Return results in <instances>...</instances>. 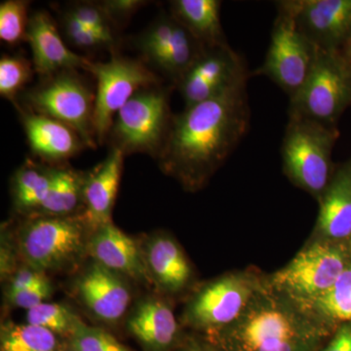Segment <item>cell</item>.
<instances>
[{"instance_id":"15","label":"cell","mask_w":351,"mask_h":351,"mask_svg":"<svg viewBox=\"0 0 351 351\" xmlns=\"http://www.w3.org/2000/svg\"><path fill=\"white\" fill-rule=\"evenodd\" d=\"M27 143L34 156L59 166L86 149L80 134L56 119L17 108Z\"/></svg>"},{"instance_id":"19","label":"cell","mask_w":351,"mask_h":351,"mask_svg":"<svg viewBox=\"0 0 351 351\" xmlns=\"http://www.w3.org/2000/svg\"><path fill=\"white\" fill-rule=\"evenodd\" d=\"M89 250L97 263L115 274L133 279L145 278L149 274L137 244L112 223L95 230Z\"/></svg>"},{"instance_id":"2","label":"cell","mask_w":351,"mask_h":351,"mask_svg":"<svg viewBox=\"0 0 351 351\" xmlns=\"http://www.w3.org/2000/svg\"><path fill=\"white\" fill-rule=\"evenodd\" d=\"M328 325L287 295L261 288L241 316L226 327L228 351H316Z\"/></svg>"},{"instance_id":"13","label":"cell","mask_w":351,"mask_h":351,"mask_svg":"<svg viewBox=\"0 0 351 351\" xmlns=\"http://www.w3.org/2000/svg\"><path fill=\"white\" fill-rule=\"evenodd\" d=\"M295 22L317 49L339 51L351 34V0H292Z\"/></svg>"},{"instance_id":"25","label":"cell","mask_w":351,"mask_h":351,"mask_svg":"<svg viewBox=\"0 0 351 351\" xmlns=\"http://www.w3.org/2000/svg\"><path fill=\"white\" fill-rule=\"evenodd\" d=\"M304 309L327 325L351 323V263L334 286Z\"/></svg>"},{"instance_id":"35","label":"cell","mask_w":351,"mask_h":351,"mask_svg":"<svg viewBox=\"0 0 351 351\" xmlns=\"http://www.w3.org/2000/svg\"><path fill=\"white\" fill-rule=\"evenodd\" d=\"M99 3L117 29L130 20L132 16L142 7L147 5V2L144 0H104L99 1Z\"/></svg>"},{"instance_id":"23","label":"cell","mask_w":351,"mask_h":351,"mask_svg":"<svg viewBox=\"0 0 351 351\" xmlns=\"http://www.w3.org/2000/svg\"><path fill=\"white\" fill-rule=\"evenodd\" d=\"M57 166L27 159L13 177L12 195L16 209L36 212L49 193Z\"/></svg>"},{"instance_id":"36","label":"cell","mask_w":351,"mask_h":351,"mask_svg":"<svg viewBox=\"0 0 351 351\" xmlns=\"http://www.w3.org/2000/svg\"><path fill=\"white\" fill-rule=\"evenodd\" d=\"M43 272L38 271L29 267V269H21L14 276L8 288V295L19 292L24 289L29 287L32 284L38 282L44 278Z\"/></svg>"},{"instance_id":"8","label":"cell","mask_w":351,"mask_h":351,"mask_svg":"<svg viewBox=\"0 0 351 351\" xmlns=\"http://www.w3.org/2000/svg\"><path fill=\"white\" fill-rule=\"evenodd\" d=\"M316 54L317 48L298 27L292 0L279 1L265 62L254 75L267 76L291 99L306 83Z\"/></svg>"},{"instance_id":"21","label":"cell","mask_w":351,"mask_h":351,"mask_svg":"<svg viewBox=\"0 0 351 351\" xmlns=\"http://www.w3.org/2000/svg\"><path fill=\"white\" fill-rule=\"evenodd\" d=\"M145 262L147 271L161 288L177 292L186 287L191 269L179 245L167 235L152 237L147 245Z\"/></svg>"},{"instance_id":"32","label":"cell","mask_w":351,"mask_h":351,"mask_svg":"<svg viewBox=\"0 0 351 351\" xmlns=\"http://www.w3.org/2000/svg\"><path fill=\"white\" fill-rule=\"evenodd\" d=\"M60 27L64 40L68 41L75 49L86 52L108 49L112 50V53L115 49V47L101 38L100 34L63 13H61L60 17Z\"/></svg>"},{"instance_id":"9","label":"cell","mask_w":351,"mask_h":351,"mask_svg":"<svg viewBox=\"0 0 351 351\" xmlns=\"http://www.w3.org/2000/svg\"><path fill=\"white\" fill-rule=\"evenodd\" d=\"M85 71L97 82L94 129L98 145L107 142L115 115L134 94L143 88L162 83L142 60L114 52L107 62L90 61Z\"/></svg>"},{"instance_id":"39","label":"cell","mask_w":351,"mask_h":351,"mask_svg":"<svg viewBox=\"0 0 351 351\" xmlns=\"http://www.w3.org/2000/svg\"><path fill=\"white\" fill-rule=\"evenodd\" d=\"M186 351H205V350H203L202 348H189V350Z\"/></svg>"},{"instance_id":"16","label":"cell","mask_w":351,"mask_h":351,"mask_svg":"<svg viewBox=\"0 0 351 351\" xmlns=\"http://www.w3.org/2000/svg\"><path fill=\"white\" fill-rule=\"evenodd\" d=\"M124 157L123 152L110 147L107 157L89 174L84 175V217L88 225L94 230L112 223V208L119 191Z\"/></svg>"},{"instance_id":"11","label":"cell","mask_w":351,"mask_h":351,"mask_svg":"<svg viewBox=\"0 0 351 351\" xmlns=\"http://www.w3.org/2000/svg\"><path fill=\"white\" fill-rule=\"evenodd\" d=\"M263 286L248 274H230L208 284L193 298L188 319L199 328H223L235 322Z\"/></svg>"},{"instance_id":"31","label":"cell","mask_w":351,"mask_h":351,"mask_svg":"<svg viewBox=\"0 0 351 351\" xmlns=\"http://www.w3.org/2000/svg\"><path fill=\"white\" fill-rule=\"evenodd\" d=\"M62 13L96 32L113 47L117 46V27L113 25L99 1L73 2Z\"/></svg>"},{"instance_id":"20","label":"cell","mask_w":351,"mask_h":351,"mask_svg":"<svg viewBox=\"0 0 351 351\" xmlns=\"http://www.w3.org/2000/svg\"><path fill=\"white\" fill-rule=\"evenodd\" d=\"M129 331L154 351H163L174 343L178 324L174 313L165 302L156 299L141 302L132 313Z\"/></svg>"},{"instance_id":"37","label":"cell","mask_w":351,"mask_h":351,"mask_svg":"<svg viewBox=\"0 0 351 351\" xmlns=\"http://www.w3.org/2000/svg\"><path fill=\"white\" fill-rule=\"evenodd\" d=\"M322 351H351V323L339 325L334 337Z\"/></svg>"},{"instance_id":"14","label":"cell","mask_w":351,"mask_h":351,"mask_svg":"<svg viewBox=\"0 0 351 351\" xmlns=\"http://www.w3.org/2000/svg\"><path fill=\"white\" fill-rule=\"evenodd\" d=\"M27 41L31 46L34 71L40 77L64 69L86 71L91 60L69 49L55 20L47 11H34L29 16Z\"/></svg>"},{"instance_id":"22","label":"cell","mask_w":351,"mask_h":351,"mask_svg":"<svg viewBox=\"0 0 351 351\" xmlns=\"http://www.w3.org/2000/svg\"><path fill=\"white\" fill-rule=\"evenodd\" d=\"M221 6L219 0H173L169 12L204 47H216L228 43L221 27Z\"/></svg>"},{"instance_id":"6","label":"cell","mask_w":351,"mask_h":351,"mask_svg":"<svg viewBox=\"0 0 351 351\" xmlns=\"http://www.w3.org/2000/svg\"><path fill=\"white\" fill-rule=\"evenodd\" d=\"M350 263L351 242L319 239L278 270L270 286L304 308L332 288Z\"/></svg>"},{"instance_id":"34","label":"cell","mask_w":351,"mask_h":351,"mask_svg":"<svg viewBox=\"0 0 351 351\" xmlns=\"http://www.w3.org/2000/svg\"><path fill=\"white\" fill-rule=\"evenodd\" d=\"M51 293H52L51 284L47 278L44 277L40 281L32 284L29 287L8 295V299L13 306L29 311V309L43 304L44 301L50 297Z\"/></svg>"},{"instance_id":"4","label":"cell","mask_w":351,"mask_h":351,"mask_svg":"<svg viewBox=\"0 0 351 351\" xmlns=\"http://www.w3.org/2000/svg\"><path fill=\"white\" fill-rule=\"evenodd\" d=\"M339 137L338 127L289 117L281 147L284 173L295 186L317 199L336 170L332 154Z\"/></svg>"},{"instance_id":"17","label":"cell","mask_w":351,"mask_h":351,"mask_svg":"<svg viewBox=\"0 0 351 351\" xmlns=\"http://www.w3.org/2000/svg\"><path fill=\"white\" fill-rule=\"evenodd\" d=\"M78 294L90 311L105 322H115L126 313L131 295L119 274L97 262L77 284Z\"/></svg>"},{"instance_id":"28","label":"cell","mask_w":351,"mask_h":351,"mask_svg":"<svg viewBox=\"0 0 351 351\" xmlns=\"http://www.w3.org/2000/svg\"><path fill=\"white\" fill-rule=\"evenodd\" d=\"M36 73L32 62L22 55H2L0 58V95L14 106Z\"/></svg>"},{"instance_id":"30","label":"cell","mask_w":351,"mask_h":351,"mask_svg":"<svg viewBox=\"0 0 351 351\" xmlns=\"http://www.w3.org/2000/svg\"><path fill=\"white\" fill-rule=\"evenodd\" d=\"M27 0H6L0 4V38L14 46L27 41L29 7Z\"/></svg>"},{"instance_id":"38","label":"cell","mask_w":351,"mask_h":351,"mask_svg":"<svg viewBox=\"0 0 351 351\" xmlns=\"http://www.w3.org/2000/svg\"><path fill=\"white\" fill-rule=\"evenodd\" d=\"M339 53H341V56L343 57V59H345V61L351 69V34L348 40H346L345 45L339 50Z\"/></svg>"},{"instance_id":"29","label":"cell","mask_w":351,"mask_h":351,"mask_svg":"<svg viewBox=\"0 0 351 351\" xmlns=\"http://www.w3.org/2000/svg\"><path fill=\"white\" fill-rule=\"evenodd\" d=\"M27 322L56 334L73 335L82 324L80 318L68 307L58 304H43L27 311Z\"/></svg>"},{"instance_id":"1","label":"cell","mask_w":351,"mask_h":351,"mask_svg":"<svg viewBox=\"0 0 351 351\" xmlns=\"http://www.w3.org/2000/svg\"><path fill=\"white\" fill-rule=\"evenodd\" d=\"M248 80L174 114L157 157L186 188H200L234 152L250 127Z\"/></svg>"},{"instance_id":"10","label":"cell","mask_w":351,"mask_h":351,"mask_svg":"<svg viewBox=\"0 0 351 351\" xmlns=\"http://www.w3.org/2000/svg\"><path fill=\"white\" fill-rule=\"evenodd\" d=\"M84 215L82 217L40 216L21 230L20 249L32 269H63L80 258L85 249Z\"/></svg>"},{"instance_id":"33","label":"cell","mask_w":351,"mask_h":351,"mask_svg":"<svg viewBox=\"0 0 351 351\" xmlns=\"http://www.w3.org/2000/svg\"><path fill=\"white\" fill-rule=\"evenodd\" d=\"M71 345L73 351H128L107 332L83 323L71 335Z\"/></svg>"},{"instance_id":"24","label":"cell","mask_w":351,"mask_h":351,"mask_svg":"<svg viewBox=\"0 0 351 351\" xmlns=\"http://www.w3.org/2000/svg\"><path fill=\"white\" fill-rule=\"evenodd\" d=\"M84 175L57 166L49 193L38 210L41 216L69 217L83 203Z\"/></svg>"},{"instance_id":"18","label":"cell","mask_w":351,"mask_h":351,"mask_svg":"<svg viewBox=\"0 0 351 351\" xmlns=\"http://www.w3.org/2000/svg\"><path fill=\"white\" fill-rule=\"evenodd\" d=\"M318 200L317 237L351 242V156L337 166L329 186Z\"/></svg>"},{"instance_id":"12","label":"cell","mask_w":351,"mask_h":351,"mask_svg":"<svg viewBox=\"0 0 351 351\" xmlns=\"http://www.w3.org/2000/svg\"><path fill=\"white\" fill-rule=\"evenodd\" d=\"M248 78L243 58L226 43L205 48L176 88L181 93L184 108H189Z\"/></svg>"},{"instance_id":"5","label":"cell","mask_w":351,"mask_h":351,"mask_svg":"<svg viewBox=\"0 0 351 351\" xmlns=\"http://www.w3.org/2000/svg\"><path fill=\"white\" fill-rule=\"evenodd\" d=\"M171 88L160 83L134 94L115 115L108 137L110 147L124 156L145 154L157 159L174 117L170 108Z\"/></svg>"},{"instance_id":"7","label":"cell","mask_w":351,"mask_h":351,"mask_svg":"<svg viewBox=\"0 0 351 351\" xmlns=\"http://www.w3.org/2000/svg\"><path fill=\"white\" fill-rule=\"evenodd\" d=\"M351 107V69L339 51L317 49L313 69L302 89L290 99L289 117L337 127Z\"/></svg>"},{"instance_id":"26","label":"cell","mask_w":351,"mask_h":351,"mask_svg":"<svg viewBox=\"0 0 351 351\" xmlns=\"http://www.w3.org/2000/svg\"><path fill=\"white\" fill-rule=\"evenodd\" d=\"M177 27L178 22L171 13L162 11L136 36L134 45L140 54V59L149 69H152L172 43Z\"/></svg>"},{"instance_id":"27","label":"cell","mask_w":351,"mask_h":351,"mask_svg":"<svg viewBox=\"0 0 351 351\" xmlns=\"http://www.w3.org/2000/svg\"><path fill=\"white\" fill-rule=\"evenodd\" d=\"M54 332L29 324H8L1 332V351H57Z\"/></svg>"},{"instance_id":"3","label":"cell","mask_w":351,"mask_h":351,"mask_svg":"<svg viewBox=\"0 0 351 351\" xmlns=\"http://www.w3.org/2000/svg\"><path fill=\"white\" fill-rule=\"evenodd\" d=\"M95 100L96 94L80 71L64 69L25 89L15 107L63 122L80 134L88 149H96Z\"/></svg>"}]
</instances>
